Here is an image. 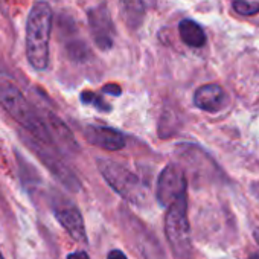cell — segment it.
<instances>
[{
  "label": "cell",
  "mask_w": 259,
  "mask_h": 259,
  "mask_svg": "<svg viewBox=\"0 0 259 259\" xmlns=\"http://www.w3.org/2000/svg\"><path fill=\"white\" fill-rule=\"evenodd\" d=\"M54 13L48 2H35L26 19L25 49L29 64L35 70H46L49 66V41Z\"/></svg>",
  "instance_id": "1"
},
{
  "label": "cell",
  "mask_w": 259,
  "mask_h": 259,
  "mask_svg": "<svg viewBox=\"0 0 259 259\" xmlns=\"http://www.w3.org/2000/svg\"><path fill=\"white\" fill-rule=\"evenodd\" d=\"M0 105H2L17 123H20L26 133L40 142L54 145L41 113L25 98L22 90L8 78L0 76Z\"/></svg>",
  "instance_id": "2"
},
{
  "label": "cell",
  "mask_w": 259,
  "mask_h": 259,
  "mask_svg": "<svg viewBox=\"0 0 259 259\" xmlns=\"http://www.w3.org/2000/svg\"><path fill=\"white\" fill-rule=\"evenodd\" d=\"M98 169L108 186L126 201L138 206L147 201V186L123 165L108 159H98Z\"/></svg>",
  "instance_id": "3"
},
{
  "label": "cell",
  "mask_w": 259,
  "mask_h": 259,
  "mask_svg": "<svg viewBox=\"0 0 259 259\" xmlns=\"http://www.w3.org/2000/svg\"><path fill=\"white\" fill-rule=\"evenodd\" d=\"M165 233L176 259H192L191 227L188 220L186 194L168 206L165 218Z\"/></svg>",
  "instance_id": "4"
},
{
  "label": "cell",
  "mask_w": 259,
  "mask_h": 259,
  "mask_svg": "<svg viewBox=\"0 0 259 259\" xmlns=\"http://www.w3.org/2000/svg\"><path fill=\"white\" fill-rule=\"evenodd\" d=\"M23 141L31 147V150L37 154V157L41 160V163L54 174V177L64 185V188H67L69 191H79L81 189V182L76 177V174H73V171L69 168V165L61 159L58 148H55L54 145H48L45 142L37 141L35 138H32L31 135H25Z\"/></svg>",
  "instance_id": "5"
},
{
  "label": "cell",
  "mask_w": 259,
  "mask_h": 259,
  "mask_svg": "<svg viewBox=\"0 0 259 259\" xmlns=\"http://www.w3.org/2000/svg\"><path fill=\"white\" fill-rule=\"evenodd\" d=\"M186 188L188 182L183 168L177 163H169L163 168L157 180V201L163 207H168L172 201L186 194Z\"/></svg>",
  "instance_id": "6"
},
{
  "label": "cell",
  "mask_w": 259,
  "mask_h": 259,
  "mask_svg": "<svg viewBox=\"0 0 259 259\" xmlns=\"http://www.w3.org/2000/svg\"><path fill=\"white\" fill-rule=\"evenodd\" d=\"M89 29L95 45L101 51H110L114 46L116 28L105 5H98L87 11Z\"/></svg>",
  "instance_id": "7"
},
{
  "label": "cell",
  "mask_w": 259,
  "mask_h": 259,
  "mask_svg": "<svg viewBox=\"0 0 259 259\" xmlns=\"http://www.w3.org/2000/svg\"><path fill=\"white\" fill-rule=\"evenodd\" d=\"M54 215L58 223L66 229V232L75 239L76 242H85L87 233L81 212L76 206H73L69 200H60L54 203Z\"/></svg>",
  "instance_id": "8"
},
{
  "label": "cell",
  "mask_w": 259,
  "mask_h": 259,
  "mask_svg": "<svg viewBox=\"0 0 259 259\" xmlns=\"http://www.w3.org/2000/svg\"><path fill=\"white\" fill-rule=\"evenodd\" d=\"M84 139L90 145L105 151H119L125 147V136L119 130L105 125H87L84 128Z\"/></svg>",
  "instance_id": "9"
},
{
  "label": "cell",
  "mask_w": 259,
  "mask_h": 259,
  "mask_svg": "<svg viewBox=\"0 0 259 259\" xmlns=\"http://www.w3.org/2000/svg\"><path fill=\"white\" fill-rule=\"evenodd\" d=\"M48 133L51 136V141L54 144L55 148L58 150H64L67 153H75L78 151V144L73 138V135L70 133L69 126L52 111H43L41 113Z\"/></svg>",
  "instance_id": "10"
},
{
  "label": "cell",
  "mask_w": 259,
  "mask_h": 259,
  "mask_svg": "<svg viewBox=\"0 0 259 259\" xmlns=\"http://www.w3.org/2000/svg\"><path fill=\"white\" fill-rule=\"evenodd\" d=\"M194 104L197 108L207 111V113H217L221 111L227 104V95L218 84H204L197 89L194 93Z\"/></svg>",
  "instance_id": "11"
},
{
  "label": "cell",
  "mask_w": 259,
  "mask_h": 259,
  "mask_svg": "<svg viewBox=\"0 0 259 259\" xmlns=\"http://www.w3.org/2000/svg\"><path fill=\"white\" fill-rule=\"evenodd\" d=\"M119 13L125 26L136 31L142 26L147 10L144 0H119Z\"/></svg>",
  "instance_id": "12"
},
{
  "label": "cell",
  "mask_w": 259,
  "mask_h": 259,
  "mask_svg": "<svg viewBox=\"0 0 259 259\" xmlns=\"http://www.w3.org/2000/svg\"><path fill=\"white\" fill-rule=\"evenodd\" d=\"M179 34L185 45L189 48H203L206 45V32L204 29L194 20L185 19L179 23Z\"/></svg>",
  "instance_id": "13"
},
{
  "label": "cell",
  "mask_w": 259,
  "mask_h": 259,
  "mask_svg": "<svg viewBox=\"0 0 259 259\" xmlns=\"http://www.w3.org/2000/svg\"><path fill=\"white\" fill-rule=\"evenodd\" d=\"M81 102L82 104H87V105H93L96 110L104 111V113L111 111V105L108 102H105L98 93L90 92V90H85V92L81 93Z\"/></svg>",
  "instance_id": "14"
},
{
  "label": "cell",
  "mask_w": 259,
  "mask_h": 259,
  "mask_svg": "<svg viewBox=\"0 0 259 259\" xmlns=\"http://www.w3.org/2000/svg\"><path fill=\"white\" fill-rule=\"evenodd\" d=\"M233 11L239 16H254L259 13V4L247 0H233Z\"/></svg>",
  "instance_id": "15"
},
{
  "label": "cell",
  "mask_w": 259,
  "mask_h": 259,
  "mask_svg": "<svg viewBox=\"0 0 259 259\" xmlns=\"http://www.w3.org/2000/svg\"><path fill=\"white\" fill-rule=\"evenodd\" d=\"M102 92L104 93H108V95H113V96H119L122 93V89L117 84H105L102 87Z\"/></svg>",
  "instance_id": "16"
},
{
  "label": "cell",
  "mask_w": 259,
  "mask_h": 259,
  "mask_svg": "<svg viewBox=\"0 0 259 259\" xmlns=\"http://www.w3.org/2000/svg\"><path fill=\"white\" fill-rule=\"evenodd\" d=\"M107 259H128V257H126V256L123 254V251H120V250H111V251L108 253Z\"/></svg>",
  "instance_id": "17"
},
{
  "label": "cell",
  "mask_w": 259,
  "mask_h": 259,
  "mask_svg": "<svg viewBox=\"0 0 259 259\" xmlns=\"http://www.w3.org/2000/svg\"><path fill=\"white\" fill-rule=\"evenodd\" d=\"M67 259H90L85 251H73L67 256Z\"/></svg>",
  "instance_id": "18"
},
{
  "label": "cell",
  "mask_w": 259,
  "mask_h": 259,
  "mask_svg": "<svg viewBox=\"0 0 259 259\" xmlns=\"http://www.w3.org/2000/svg\"><path fill=\"white\" fill-rule=\"evenodd\" d=\"M253 235H254V239H256V242L259 244V229H254Z\"/></svg>",
  "instance_id": "19"
},
{
  "label": "cell",
  "mask_w": 259,
  "mask_h": 259,
  "mask_svg": "<svg viewBox=\"0 0 259 259\" xmlns=\"http://www.w3.org/2000/svg\"><path fill=\"white\" fill-rule=\"evenodd\" d=\"M250 259H259V253H251Z\"/></svg>",
  "instance_id": "20"
},
{
  "label": "cell",
  "mask_w": 259,
  "mask_h": 259,
  "mask_svg": "<svg viewBox=\"0 0 259 259\" xmlns=\"http://www.w3.org/2000/svg\"><path fill=\"white\" fill-rule=\"evenodd\" d=\"M0 259H5V257H4V254H2V251H0Z\"/></svg>",
  "instance_id": "21"
}]
</instances>
